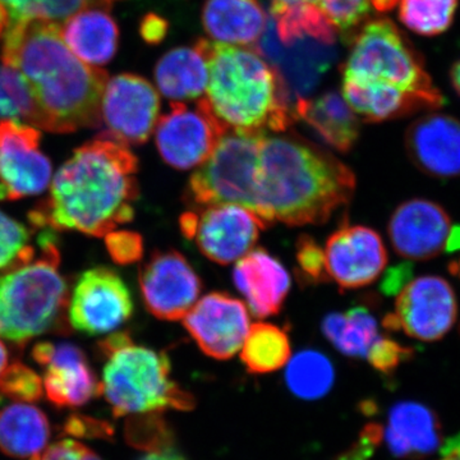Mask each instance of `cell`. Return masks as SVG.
<instances>
[{"label":"cell","mask_w":460,"mask_h":460,"mask_svg":"<svg viewBox=\"0 0 460 460\" xmlns=\"http://www.w3.org/2000/svg\"><path fill=\"white\" fill-rule=\"evenodd\" d=\"M133 313L131 293L119 275L108 268L84 271L75 284L68 308L72 328L102 335L122 326Z\"/></svg>","instance_id":"obj_13"},{"label":"cell","mask_w":460,"mask_h":460,"mask_svg":"<svg viewBox=\"0 0 460 460\" xmlns=\"http://www.w3.org/2000/svg\"><path fill=\"white\" fill-rule=\"evenodd\" d=\"M381 440L383 428L377 423H368L349 449L345 450L335 460H370Z\"/></svg>","instance_id":"obj_41"},{"label":"cell","mask_w":460,"mask_h":460,"mask_svg":"<svg viewBox=\"0 0 460 460\" xmlns=\"http://www.w3.org/2000/svg\"><path fill=\"white\" fill-rule=\"evenodd\" d=\"M30 230L0 211V270L32 261L35 250L30 244Z\"/></svg>","instance_id":"obj_35"},{"label":"cell","mask_w":460,"mask_h":460,"mask_svg":"<svg viewBox=\"0 0 460 460\" xmlns=\"http://www.w3.org/2000/svg\"><path fill=\"white\" fill-rule=\"evenodd\" d=\"M95 4L66 18L60 35L75 57L86 65L100 66L108 65L117 53L119 29L107 9L93 7Z\"/></svg>","instance_id":"obj_23"},{"label":"cell","mask_w":460,"mask_h":460,"mask_svg":"<svg viewBox=\"0 0 460 460\" xmlns=\"http://www.w3.org/2000/svg\"><path fill=\"white\" fill-rule=\"evenodd\" d=\"M39 246L38 260L0 275V337L12 343L50 332L66 311L68 290L51 230L42 233Z\"/></svg>","instance_id":"obj_6"},{"label":"cell","mask_w":460,"mask_h":460,"mask_svg":"<svg viewBox=\"0 0 460 460\" xmlns=\"http://www.w3.org/2000/svg\"><path fill=\"white\" fill-rule=\"evenodd\" d=\"M8 362V350L5 345L0 341V374L4 370Z\"/></svg>","instance_id":"obj_51"},{"label":"cell","mask_w":460,"mask_h":460,"mask_svg":"<svg viewBox=\"0 0 460 460\" xmlns=\"http://www.w3.org/2000/svg\"><path fill=\"white\" fill-rule=\"evenodd\" d=\"M138 160L126 145L102 133L75 148L60 166L50 196L31 211L35 226L104 237L131 222L138 199Z\"/></svg>","instance_id":"obj_2"},{"label":"cell","mask_w":460,"mask_h":460,"mask_svg":"<svg viewBox=\"0 0 460 460\" xmlns=\"http://www.w3.org/2000/svg\"><path fill=\"white\" fill-rule=\"evenodd\" d=\"M452 219L443 206L431 199H411L395 208L390 217V242L404 259H434L447 250Z\"/></svg>","instance_id":"obj_19"},{"label":"cell","mask_w":460,"mask_h":460,"mask_svg":"<svg viewBox=\"0 0 460 460\" xmlns=\"http://www.w3.org/2000/svg\"><path fill=\"white\" fill-rule=\"evenodd\" d=\"M460 250V226H453L450 230L449 238H447V252H456Z\"/></svg>","instance_id":"obj_48"},{"label":"cell","mask_w":460,"mask_h":460,"mask_svg":"<svg viewBox=\"0 0 460 460\" xmlns=\"http://www.w3.org/2000/svg\"><path fill=\"white\" fill-rule=\"evenodd\" d=\"M405 147L420 171L435 178L460 175V120L452 115L429 113L411 124Z\"/></svg>","instance_id":"obj_20"},{"label":"cell","mask_w":460,"mask_h":460,"mask_svg":"<svg viewBox=\"0 0 460 460\" xmlns=\"http://www.w3.org/2000/svg\"><path fill=\"white\" fill-rule=\"evenodd\" d=\"M107 357L102 394L115 417L193 408V396L171 377V361L164 352L133 343L127 332H117L99 343Z\"/></svg>","instance_id":"obj_5"},{"label":"cell","mask_w":460,"mask_h":460,"mask_svg":"<svg viewBox=\"0 0 460 460\" xmlns=\"http://www.w3.org/2000/svg\"><path fill=\"white\" fill-rule=\"evenodd\" d=\"M345 102L367 122H384L417 111H432L443 107L444 99L429 98L383 86L343 83Z\"/></svg>","instance_id":"obj_27"},{"label":"cell","mask_w":460,"mask_h":460,"mask_svg":"<svg viewBox=\"0 0 460 460\" xmlns=\"http://www.w3.org/2000/svg\"><path fill=\"white\" fill-rule=\"evenodd\" d=\"M142 299L156 319H183L199 301L202 281L178 251H157L140 269Z\"/></svg>","instance_id":"obj_14"},{"label":"cell","mask_w":460,"mask_h":460,"mask_svg":"<svg viewBox=\"0 0 460 460\" xmlns=\"http://www.w3.org/2000/svg\"><path fill=\"white\" fill-rule=\"evenodd\" d=\"M208 63L206 102L230 131L283 132L295 120L277 72L261 53L204 40Z\"/></svg>","instance_id":"obj_4"},{"label":"cell","mask_w":460,"mask_h":460,"mask_svg":"<svg viewBox=\"0 0 460 460\" xmlns=\"http://www.w3.org/2000/svg\"><path fill=\"white\" fill-rule=\"evenodd\" d=\"M86 447L75 440L58 441L30 460H84Z\"/></svg>","instance_id":"obj_43"},{"label":"cell","mask_w":460,"mask_h":460,"mask_svg":"<svg viewBox=\"0 0 460 460\" xmlns=\"http://www.w3.org/2000/svg\"><path fill=\"white\" fill-rule=\"evenodd\" d=\"M165 31V21L155 14L145 18L141 25L142 38L147 42H159L164 38Z\"/></svg>","instance_id":"obj_45"},{"label":"cell","mask_w":460,"mask_h":460,"mask_svg":"<svg viewBox=\"0 0 460 460\" xmlns=\"http://www.w3.org/2000/svg\"><path fill=\"white\" fill-rule=\"evenodd\" d=\"M295 118L305 120L321 140L341 153H348L358 140V115L348 105L343 95L334 91L314 99L298 100Z\"/></svg>","instance_id":"obj_26"},{"label":"cell","mask_w":460,"mask_h":460,"mask_svg":"<svg viewBox=\"0 0 460 460\" xmlns=\"http://www.w3.org/2000/svg\"><path fill=\"white\" fill-rule=\"evenodd\" d=\"M321 329L339 352L352 358H367L374 345L383 337L377 320L366 307L329 314Z\"/></svg>","instance_id":"obj_29"},{"label":"cell","mask_w":460,"mask_h":460,"mask_svg":"<svg viewBox=\"0 0 460 460\" xmlns=\"http://www.w3.org/2000/svg\"><path fill=\"white\" fill-rule=\"evenodd\" d=\"M40 140L35 127L0 122V199L39 195L49 186L51 163L39 150Z\"/></svg>","instance_id":"obj_15"},{"label":"cell","mask_w":460,"mask_h":460,"mask_svg":"<svg viewBox=\"0 0 460 460\" xmlns=\"http://www.w3.org/2000/svg\"><path fill=\"white\" fill-rule=\"evenodd\" d=\"M228 131L205 99L196 107L172 102L171 111L157 119L155 141L163 160L180 171L204 164Z\"/></svg>","instance_id":"obj_10"},{"label":"cell","mask_w":460,"mask_h":460,"mask_svg":"<svg viewBox=\"0 0 460 460\" xmlns=\"http://www.w3.org/2000/svg\"><path fill=\"white\" fill-rule=\"evenodd\" d=\"M383 440L398 458H423L440 447V420L420 402H398L390 410Z\"/></svg>","instance_id":"obj_22"},{"label":"cell","mask_w":460,"mask_h":460,"mask_svg":"<svg viewBox=\"0 0 460 460\" xmlns=\"http://www.w3.org/2000/svg\"><path fill=\"white\" fill-rule=\"evenodd\" d=\"M399 18L411 31L440 35L452 26L458 0H398Z\"/></svg>","instance_id":"obj_32"},{"label":"cell","mask_w":460,"mask_h":460,"mask_svg":"<svg viewBox=\"0 0 460 460\" xmlns=\"http://www.w3.org/2000/svg\"><path fill=\"white\" fill-rule=\"evenodd\" d=\"M356 189L354 172L337 157L296 138L263 136L260 151V217L287 226H320Z\"/></svg>","instance_id":"obj_3"},{"label":"cell","mask_w":460,"mask_h":460,"mask_svg":"<svg viewBox=\"0 0 460 460\" xmlns=\"http://www.w3.org/2000/svg\"><path fill=\"white\" fill-rule=\"evenodd\" d=\"M2 36L3 65L20 72L29 84L38 128L69 133L100 126L107 72L72 53L59 23L23 18L13 21Z\"/></svg>","instance_id":"obj_1"},{"label":"cell","mask_w":460,"mask_h":460,"mask_svg":"<svg viewBox=\"0 0 460 460\" xmlns=\"http://www.w3.org/2000/svg\"><path fill=\"white\" fill-rule=\"evenodd\" d=\"M450 80H452L453 87L460 95V60L452 66L450 71Z\"/></svg>","instance_id":"obj_50"},{"label":"cell","mask_w":460,"mask_h":460,"mask_svg":"<svg viewBox=\"0 0 460 460\" xmlns=\"http://www.w3.org/2000/svg\"><path fill=\"white\" fill-rule=\"evenodd\" d=\"M109 255L119 265H131L144 256V239L129 230L108 233L105 238Z\"/></svg>","instance_id":"obj_40"},{"label":"cell","mask_w":460,"mask_h":460,"mask_svg":"<svg viewBox=\"0 0 460 460\" xmlns=\"http://www.w3.org/2000/svg\"><path fill=\"white\" fill-rule=\"evenodd\" d=\"M296 263L299 275L307 283H325L329 280L325 253L323 248L307 235L299 238L296 243Z\"/></svg>","instance_id":"obj_37"},{"label":"cell","mask_w":460,"mask_h":460,"mask_svg":"<svg viewBox=\"0 0 460 460\" xmlns=\"http://www.w3.org/2000/svg\"><path fill=\"white\" fill-rule=\"evenodd\" d=\"M326 272L341 289H357L374 283L385 270V244L374 229L341 226L326 241Z\"/></svg>","instance_id":"obj_17"},{"label":"cell","mask_w":460,"mask_h":460,"mask_svg":"<svg viewBox=\"0 0 460 460\" xmlns=\"http://www.w3.org/2000/svg\"><path fill=\"white\" fill-rule=\"evenodd\" d=\"M95 3H107L102 0H26V18L39 20L65 21L66 18Z\"/></svg>","instance_id":"obj_38"},{"label":"cell","mask_w":460,"mask_h":460,"mask_svg":"<svg viewBox=\"0 0 460 460\" xmlns=\"http://www.w3.org/2000/svg\"><path fill=\"white\" fill-rule=\"evenodd\" d=\"M113 432L111 423L81 414L69 417L63 425V434L75 438H111Z\"/></svg>","instance_id":"obj_42"},{"label":"cell","mask_w":460,"mask_h":460,"mask_svg":"<svg viewBox=\"0 0 460 460\" xmlns=\"http://www.w3.org/2000/svg\"><path fill=\"white\" fill-rule=\"evenodd\" d=\"M29 124L36 127L38 111L25 78L12 66H0V122Z\"/></svg>","instance_id":"obj_33"},{"label":"cell","mask_w":460,"mask_h":460,"mask_svg":"<svg viewBox=\"0 0 460 460\" xmlns=\"http://www.w3.org/2000/svg\"><path fill=\"white\" fill-rule=\"evenodd\" d=\"M160 113L157 90L144 77L123 74L105 84L100 115L105 135L126 146L145 144L155 129Z\"/></svg>","instance_id":"obj_12"},{"label":"cell","mask_w":460,"mask_h":460,"mask_svg":"<svg viewBox=\"0 0 460 460\" xmlns=\"http://www.w3.org/2000/svg\"><path fill=\"white\" fill-rule=\"evenodd\" d=\"M450 271L460 277V260L458 262H453L452 265H450Z\"/></svg>","instance_id":"obj_53"},{"label":"cell","mask_w":460,"mask_h":460,"mask_svg":"<svg viewBox=\"0 0 460 460\" xmlns=\"http://www.w3.org/2000/svg\"><path fill=\"white\" fill-rule=\"evenodd\" d=\"M44 411L27 402H14L0 411V450L16 459L38 456L50 438Z\"/></svg>","instance_id":"obj_28"},{"label":"cell","mask_w":460,"mask_h":460,"mask_svg":"<svg viewBox=\"0 0 460 460\" xmlns=\"http://www.w3.org/2000/svg\"><path fill=\"white\" fill-rule=\"evenodd\" d=\"M411 356L413 352L410 347H404L398 341L383 335L366 359L375 370L384 375H392L402 362L411 358Z\"/></svg>","instance_id":"obj_39"},{"label":"cell","mask_w":460,"mask_h":460,"mask_svg":"<svg viewBox=\"0 0 460 460\" xmlns=\"http://www.w3.org/2000/svg\"><path fill=\"white\" fill-rule=\"evenodd\" d=\"M140 460H186L180 453L172 449H156L154 452L148 453L144 458Z\"/></svg>","instance_id":"obj_47"},{"label":"cell","mask_w":460,"mask_h":460,"mask_svg":"<svg viewBox=\"0 0 460 460\" xmlns=\"http://www.w3.org/2000/svg\"><path fill=\"white\" fill-rule=\"evenodd\" d=\"M105 2H107V3H108V2H113V0H105Z\"/></svg>","instance_id":"obj_54"},{"label":"cell","mask_w":460,"mask_h":460,"mask_svg":"<svg viewBox=\"0 0 460 460\" xmlns=\"http://www.w3.org/2000/svg\"><path fill=\"white\" fill-rule=\"evenodd\" d=\"M233 280L246 299L248 310L259 319L279 314L292 284L283 263L262 248L238 260Z\"/></svg>","instance_id":"obj_21"},{"label":"cell","mask_w":460,"mask_h":460,"mask_svg":"<svg viewBox=\"0 0 460 460\" xmlns=\"http://www.w3.org/2000/svg\"><path fill=\"white\" fill-rule=\"evenodd\" d=\"M31 354L45 368V393L56 407H83L102 392L86 354L77 345L41 341Z\"/></svg>","instance_id":"obj_18"},{"label":"cell","mask_w":460,"mask_h":460,"mask_svg":"<svg viewBox=\"0 0 460 460\" xmlns=\"http://www.w3.org/2000/svg\"><path fill=\"white\" fill-rule=\"evenodd\" d=\"M42 390L41 377L23 363H12L0 374V394L12 401L38 402Z\"/></svg>","instance_id":"obj_36"},{"label":"cell","mask_w":460,"mask_h":460,"mask_svg":"<svg viewBox=\"0 0 460 460\" xmlns=\"http://www.w3.org/2000/svg\"><path fill=\"white\" fill-rule=\"evenodd\" d=\"M411 280V265L404 262L387 270L381 290L386 296H398L399 292Z\"/></svg>","instance_id":"obj_44"},{"label":"cell","mask_w":460,"mask_h":460,"mask_svg":"<svg viewBox=\"0 0 460 460\" xmlns=\"http://www.w3.org/2000/svg\"><path fill=\"white\" fill-rule=\"evenodd\" d=\"M441 460H460V432L445 443Z\"/></svg>","instance_id":"obj_46"},{"label":"cell","mask_w":460,"mask_h":460,"mask_svg":"<svg viewBox=\"0 0 460 460\" xmlns=\"http://www.w3.org/2000/svg\"><path fill=\"white\" fill-rule=\"evenodd\" d=\"M343 83L392 89L444 99L432 84L419 51L389 20L363 25L345 63Z\"/></svg>","instance_id":"obj_7"},{"label":"cell","mask_w":460,"mask_h":460,"mask_svg":"<svg viewBox=\"0 0 460 460\" xmlns=\"http://www.w3.org/2000/svg\"><path fill=\"white\" fill-rule=\"evenodd\" d=\"M184 328L211 358H232L241 350L251 328L247 305L226 293L202 296L183 317Z\"/></svg>","instance_id":"obj_16"},{"label":"cell","mask_w":460,"mask_h":460,"mask_svg":"<svg viewBox=\"0 0 460 460\" xmlns=\"http://www.w3.org/2000/svg\"><path fill=\"white\" fill-rule=\"evenodd\" d=\"M339 31H352L374 12H385L398 0H310Z\"/></svg>","instance_id":"obj_34"},{"label":"cell","mask_w":460,"mask_h":460,"mask_svg":"<svg viewBox=\"0 0 460 460\" xmlns=\"http://www.w3.org/2000/svg\"><path fill=\"white\" fill-rule=\"evenodd\" d=\"M239 352L248 372L257 375L280 370L292 357L286 330L268 323L251 326Z\"/></svg>","instance_id":"obj_30"},{"label":"cell","mask_w":460,"mask_h":460,"mask_svg":"<svg viewBox=\"0 0 460 460\" xmlns=\"http://www.w3.org/2000/svg\"><path fill=\"white\" fill-rule=\"evenodd\" d=\"M157 90L172 102H184L204 95L208 83V63L204 40L193 47L168 51L155 66Z\"/></svg>","instance_id":"obj_25"},{"label":"cell","mask_w":460,"mask_h":460,"mask_svg":"<svg viewBox=\"0 0 460 460\" xmlns=\"http://www.w3.org/2000/svg\"><path fill=\"white\" fill-rule=\"evenodd\" d=\"M268 22L259 0H208L202 12L205 31L220 44H253L261 39Z\"/></svg>","instance_id":"obj_24"},{"label":"cell","mask_w":460,"mask_h":460,"mask_svg":"<svg viewBox=\"0 0 460 460\" xmlns=\"http://www.w3.org/2000/svg\"><path fill=\"white\" fill-rule=\"evenodd\" d=\"M307 2H310V0H272V4L296 5V4H302V3H307Z\"/></svg>","instance_id":"obj_52"},{"label":"cell","mask_w":460,"mask_h":460,"mask_svg":"<svg viewBox=\"0 0 460 460\" xmlns=\"http://www.w3.org/2000/svg\"><path fill=\"white\" fill-rule=\"evenodd\" d=\"M265 133L226 131L189 181L190 201L199 208L237 205L260 217V151Z\"/></svg>","instance_id":"obj_8"},{"label":"cell","mask_w":460,"mask_h":460,"mask_svg":"<svg viewBox=\"0 0 460 460\" xmlns=\"http://www.w3.org/2000/svg\"><path fill=\"white\" fill-rule=\"evenodd\" d=\"M286 380L293 394L301 399L323 398L334 384V366L325 354L302 350L287 363Z\"/></svg>","instance_id":"obj_31"},{"label":"cell","mask_w":460,"mask_h":460,"mask_svg":"<svg viewBox=\"0 0 460 460\" xmlns=\"http://www.w3.org/2000/svg\"><path fill=\"white\" fill-rule=\"evenodd\" d=\"M180 226L184 237L195 241L202 255L219 265H229L253 250L260 233L270 223L242 206L211 205L184 213Z\"/></svg>","instance_id":"obj_9"},{"label":"cell","mask_w":460,"mask_h":460,"mask_svg":"<svg viewBox=\"0 0 460 460\" xmlns=\"http://www.w3.org/2000/svg\"><path fill=\"white\" fill-rule=\"evenodd\" d=\"M12 16L9 13L8 8L3 3H0V35L5 32L9 25L12 23Z\"/></svg>","instance_id":"obj_49"},{"label":"cell","mask_w":460,"mask_h":460,"mask_svg":"<svg viewBox=\"0 0 460 460\" xmlns=\"http://www.w3.org/2000/svg\"><path fill=\"white\" fill-rule=\"evenodd\" d=\"M458 317L452 286L435 275L411 279L396 296L394 313L386 314L383 326L422 341L443 339Z\"/></svg>","instance_id":"obj_11"}]
</instances>
